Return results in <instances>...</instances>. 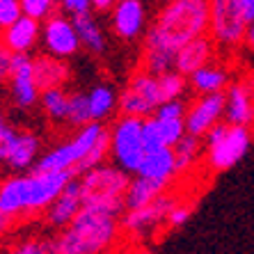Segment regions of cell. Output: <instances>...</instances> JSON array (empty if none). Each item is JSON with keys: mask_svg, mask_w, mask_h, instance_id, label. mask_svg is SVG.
<instances>
[{"mask_svg": "<svg viewBox=\"0 0 254 254\" xmlns=\"http://www.w3.org/2000/svg\"><path fill=\"white\" fill-rule=\"evenodd\" d=\"M44 254H62L55 243H44Z\"/></svg>", "mask_w": 254, "mask_h": 254, "instance_id": "bcb514c9", "label": "cell"}, {"mask_svg": "<svg viewBox=\"0 0 254 254\" xmlns=\"http://www.w3.org/2000/svg\"><path fill=\"white\" fill-rule=\"evenodd\" d=\"M140 177L154 179L160 184L172 186V181L179 177V165H177V154H174V147H163L156 149V151H149L142 160L140 170H137Z\"/></svg>", "mask_w": 254, "mask_h": 254, "instance_id": "2e32d148", "label": "cell"}, {"mask_svg": "<svg viewBox=\"0 0 254 254\" xmlns=\"http://www.w3.org/2000/svg\"><path fill=\"white\" fill-rule=\"evenodd\" d=\"M201 142H204L206 167L213 174H220L245 158V154L252 147V128L220 122L201 137Z\"/></svg>", "mask_w": 254, "mask_h": 254, "instance_id": "3957f363", "label": "cell"}, {"mask_svg": "<svg viewBox=\"0 0 254 254\" xmlns=\"http://www.w3.org/2000/svg\"><path fill=\"white\" fill-rule=\"evenodd\" d=\"M238 5H241L243 16L248 18V23H252L254 21V0H238Z\"/></svg>", "mask_w": 254, "mask_h": 254, "instance_id": "7bdbcfd3", "label": "cell"}, {"mask_svg": "<svg viewBox=\"0 0 254 254\" xmlns=\"http://www.w3.org/2000/svg\"><path fill=\"white\" fill-rule=\"evenodd\" d=\"M158 87H160V99L165 103V101H172V99H181L190 85L184 73H179L177 69H170L158 76Z\"/></svg>", "mask_w": 254, "mask_h": 254, "instance_id": "4316f807", "label": "cell"}, {"mask_svg": "<svg viewBox=\"0 0 254 254\" xmlns=\"http://www.w3.org/2000/svg\"><path fill=\"white\" fill-rule=\"evenodd\" d=\"M32 73H35V83L42 89H53L62 87L69 80V66L60 58H51V55H39L32 60Z\"/></svg>", "mask_w": 254, "mask_h": 254, "instance_id": "44dd1931", "label": "cell"}, {"mask_svg": "<svg viewBox=\"0 0 254 254\" xmlns=\"http://www.w3.org/2000/svg\"><path fill=\"white\" fill-rule=\"evenodd\" d=\"M142 144H144V151H156V149H163L165 142H163V135H160V126L158 119L151 115V117L142 119Z\"/></svg>", "mask_w": 254, "mask_h": 254, "instance_id": "1f68e13d", "label": "cell"}, {"mask_svg": "<svg viewBox=\"0 0 254 254\" xmlns=\"http://www.w3.org/2000/svg\"><path fill=\"white\" fill-rule=\"evenodd\" d=\"M89 2H92V0H62V5H64L71 14L89 12Z\"/></svg>", "mask_w": 254, "mask_h": 254, "instance_id": "ab89813d", "label": "cell"}, {"mask_svg": "<svg viewBox=\"0 0 254 254\" xmlns=\"http://www.w3.org/2000/svg\"><path fill=\"white\" fill-rule=\"evenodd\" d=\"M42 103H44V110L48 113V117L66 119V115H69V96L62 92V87L44 89L42 92Z\"/></svg>", "mask_w": 254, "mask_h": 254, "instance_id": "f546056e", "label": "cell"}, {"mask_svg": "<svg viewBox=\"0 0 254 254\" xmlns=\"http://www.w3.org/2000/svg\"><path fill=\"white\" fill-rule=\"evenodd\" d=\"M30 177H14L0 184V211L16 220L28 218Z\"/></svg>", "mask_w": 254, "mask_h": 254, "instance_id": "e0dca14e", "label": "cell"}, {"mask_svg": "<svg viewBox=\"0 0 254 254\" xmlns=\"http://www.w3.org/2000/svg\"><path fill=\"white\" fill-rule=\"evenodd\" d=\"M122 236V220L115 213L87 206L64 227L55 245L62 254H108Z\"/></svg>", "mask_w": 254, "mask_h": 254, "instance_id": "7a4b0ae2", "label": "cell"}, {"mask_svg": "<svg viewBox=\"0 0 254 254\" xmlns=\"http://www.w3.org/2000/svg\"><path fill=\"white\" fill-rule=\"evenodd\" d=\"M37 137L30 135V133H21V135H16V140H14L12 144V151H9V156H7V163L12 167H16V170H21V167H28L32 160H35V154H37Z\"/></svg>", "mask_w": 254, "mask_h": 254, "instance_id": "d4e9b609", "label": "cell"}, {"mask_svg": "<svg viewBox=\"0 0 254 254\" xmlns=\"http://www.w3.org/2000/svg\"><path fill=\"white\" fill-rule=\"evenodd\" d=\"M44 42H46L48 51L53 55L66 58V55H73L78 51L80 37H78V32H76V25L69 23V21L62 18L60 14H55V16H48V21H46Z\"/></svg>", "mask_w": 254, "mask_h": 254, "instance_id": "5bb4252c", "label": "cell"}, {"mask_svg": "<svg viewBox=\"0 0 254 254\" xmlns=\"http://www.w3.org/2000/svg\"><path fill=\"white\" fill-rule=\"evenodd\" d=\"M192 211H195V204L192 201H184L179 199L174 206H172V211L167 213V220H165V231L170 229H179V227H184L186 222H188V218L192 215Z\"/></svg>", "mask_w": 254, "mask_h": 254, "instance_id": "836d02e7", "label": "cell"}, {"mask_svg": "<svg viewBox=\"0 0 254 254\" xmlns=\"http://www.w3.org/2000/svg\"><path fill=\"white\" fill-rule=\"evenodd\" d=\"M115 2H117V0H92V5H94L96 9H101V12H108Z\"/></svg>", "mask_w": 254, "mask_h": 254, "instance_id": "f6af8a7d", "label": "cell"}, {"mask_svg": "<svg viewBox=\"0 0 254 254\" xmlns=\"http://www.w3.org/2000/svg\"><path fill=\"white\" fill-rule=\"evenodd\" d=\"M83 208V195H80V184L69 181L64 190L58 195V199L48 206L46 218L53 227H66L71 220L76 218V213Z\"/></svg>", "mask_w": 254, "mask_h": 254, "instance_id": "ac0fdd59", "label": "cell"}, {"mask_svg": "<svg viewBox=\"0 0 254 254\" xmlns=\"http://www.w3.org/2000/svg\"><path fill=\"white\" fill-rule=\"evenodd\" d=\"M9 254H44V243H23Z\"/></svg>", "mask_w": 254, "mask_h": 254, "instance_id": "60d3db41", "label": "cell"}, {"mask_svg": "<svg viewBox=\"0 0 254 254\" xmlns=\"http://www.w3.org/2000/svg\"><path fill=\"white\" fill-rule=\"evenodd\" d=\"M215 55H218V46L211 39V35L197 37L186 46H181V51L177 53V60H174V69L179 73H184L186 78H190L197 69L211 64Z\"/></svg>", "mask_w": 254, "mask_h": 254, "instance_id": "4fadbf2b", "label": "cell"}, {"mask_svg": "<svg viewBox=\"0 0 254 254\" xmlns=\"http://www.w3.org/2000/svg\"><path fill=\"white\" fill-rule=\"evenodd\" d=\"M73 25H76V32L80 37V42L85 46H89L92 51H103V37H101V30L96 28V23L92 21L89 12L83 14H73Z\"/></svg>", "mask_w": 254, "mask_h": 254, "instance_id": "484cf974", "label": "cell"}, {"mask_svg": "<svg viewBox=\"0 0 254 254\" xmlns=\"http://www.w3.org/2000/svg\"><path fill=\"white\" fill-rule=\"evenodd\" d=\"M87 101H89V115L96 122V119H103L113 113L115 92L110 87H96V89H92V94L87 96Z\"/></svg>", "mask_w": 254, "mask_h": 254, "instance_id": "83f0119b", "label": "cell"}, {"mask_svg": "<svg viewBox=\"0 0 254 254\" xmlns=\"http://www.w3.org/2000/svg\"><path fill=\"white\" fill-rule=\"evenodd\" d=\"M113 25L122 39H135L144 28V7L142 0H117Z\"/></svg>", "mask_w": 254, "mask_h": 254, "instance_id": "d6986e66", "label": "cell"}, {"mask_svg": "<svg viewBox=\"0 0 254 254\" xmlns=\"http://www.w3.org/2000/svg\"><path fill=\"white\" fill-rule=\"evenodd\" d=\"M225 122L238 126L254 124V83L236 80L225 89Z\"/></svg>", "mask_w": 254, "mask_h": 254, "instance_id": "7c38bea8", "label": "cell"}, {"mask_svg": "<svg viewBox=\"0 0 254 254\" xmlns=\"http://www.w3.org/2000/svg\"><path fill=\"white\" fill-rule=\"evenodd\" d=\"M110 154L119 163L122 170L137 172L147 156L142 144V117L122 115L110 128Z\"/></svg>", "mask_w": 254, "mask_h": 254, "instance_id": "8992f818", "label": "cell"}, {"mask_svg": "<svg viewBox=\"0 0 254 254\" xmlns=\"http://www.w3.org/2000/svg\"><path fill=\"white\" fill-rule=\"evenodd\" d=\"M103 126L99 122H89L83 126V130L66 144H62L60 149L51 151L48 156H44L37 165V172H58V170H73V167L89 154V149L96 144V140L103 133Z\"/></svg>", "mask_w": 254, "mask_h": 254, "instance_id": "9c48e42d", "label": "cell"}, {"mask_svg": "<svg viewBox=\"0 0 254 254\" xmlns=\"http://www.w3.org/2000/svg\"><path fill=\"white\" fill-rule=\"evenodd\" d=\"M179 201L177 195L172 192H163L158 199H154L147 206L140 208H128L124 218H122V234L130 238V241H144L156 231H165V220L172 206Z\"/></svg>", "mask_w": 254, "mask_h": 254, "instance_id": "52a82bcc", "label": "cell"}, {"mask_svg": "<svg viewBox=\"0 0 254 254\" xmlns=\"http://www.w3.org/2000/svg\"><path fill=\"white\" fill-rule=\"evenodd\" d=\"M21 9H23L25 16L42 21L46 16H53L55 0H21Z\"/></svg>", "mask_w": 254, "mask_h": 254, "instance_id": "e575fe53", "label": "cell"}, {"mask_svg": "<svg viewBox=\"0 0 254 254\" xmlns=\"http://www.w3.org/2000/svg\"><path fill=\"white\" fill-rule=\"evenodd\" d=\"M16 222H18L16 218H12V215H7V213L0 211V236H2V234H7V231L12 229Z\"/></svg>", "mask_w": 254, "mask_h": 254, "instance_id": "b9f144b4", "label": "cell"}, {"mask_svg": "<svg viewBox=\"0 0 254 254\" xmlns=\"http://www.w3.org/2000/svg\"><path fill=\"white\" fill-rule=\"evenodd\" d=\"M245 48H248L250 53L254 55V21L250 23V28H248V37H245Z\"/></svg>", "mask_w": 254, "mask_h": 254, "instance_id": "ee69618b", "label": "cell"}, {"mask_svg": "<svg viewBox=\"0 0 254 254\" xmlns=\"http://www.w3.org/2000/svg\"><path fill=\"white\" fill-rule=\"evenodd\" d=\"M12 89L14 99L21 108L32 106L39 96V87L35 83V73H32V60L25 53H14L12 62Z\"/></svg>", "mask_w": 254, "mask_h": 254, "instance_id": "9a60e30c", "label": "cell"}, {"mask_svg": "<svg viewBox=\"0 0 254 254\" xmlns=\"http://www.w3.org/2000/svg\"><path fill=\"white\" fill-rule=\"evenodd\" d=\"M167 190H170L167 184H160V181H154V179H147L137 174V179H133L128 184V190H126V208L147 206V204L158 199Z\"/></svg>", "mask_w": 254, "mask_h": 254, "instance_id": "603a6c76", "label": "cell"}, {"mask_svg": "<svg viewBox=\"0 0 254 254\" xmlns=\"http://www.w3.org/2000/svg\"><path fill=\"white\" fill-rule=\"evenodd\" d=\"M73 126H85L89 122H94L92 115H89V101L85 94H73L69 99V115H66Z\"/></svg>", "mask_w": 254, "mask_h": 254, "instance_id": "d6a6232c", "label": "cell"}, {"mask_svg": "<svg viewBox=\"0 0 254 254\" xmlns=\"http://www.w3.org/2000/svg\"><path fill=\"white\" fill-rule=\"evenodd\" d=\"M208 2H211V23H208L211 39L222 53H238L241 48H245V37L250 28L238 0H208Z\"/></svg>", "mask_w": 254, "mask_h": 254, "instance_id": "5b68a950", "label": "cell"}, {"mask_svg": "<svg viewBox=\"0 0 254 254\" xmlns=\"http://www.w3.org/2000/svg\"><path fill=\"white\" fill-rule=\"evenodd\" d=\"M229 69L225 64H218L213 60L211 64L201 66L197 69L192 76L188 78V85L190 89L195 92L197 96L199 94H215V92H225L229 87Z\"/></svg>", "mask_w": 254, "mask_h": 254, "instance_id": "ffe728a7", "label": "cell"}, {"mask_svg": "<svg viewBox=\"0 0 254 254\" xmlns=\"http://www.w3.org/2000/svg\"><path fill=\"white\" fill-rule=\"evenodd\" d=\"M23 16L21 0H0V30H7Z\"/></svg>", "mask_w": 254, "mask_h": 254, "instance_id": "d590c367", "label": "cell"}, {"mask_svg": "<svg viewBox=\"0 0 254 254\" xmlns=\"http://www.w3.org/2000/svg\"><path fill=\"white\" fill-rule=\"evenodd\" d=\"M73 179L71 170L58 172H35L30 174V199H28V218L44 211L58 199V195L64 190V186Z\"/></svg>", "mask_w": 254, "mask_h": 254, "instance_id": "8fae6325", "label": "cell"}, {"mask_svg": "<svg viewBox=\"0 0 254 254\" xmlns=\"http://www.w3.org/2000/svg\"><path fill=\"white\" fill-rule=\"evenodd\" d=\"M128 172L119 167H92L85 172L80 181V195L83 204L96 206L101 211L122 215L126 208V190H128Z\"/></svg>", "mask_w": 254, "mask_h": 254, "instance_id": "277c9868", "label": "cell"}, {"mask_svg": "<svg viewBox=\"0 0 254 254\" xmlns=\"http://www.w3.org/2000/svg\"><path fill=\"white\" fill-rule=\"evenodd\" d=\"M156 117V115H154ZM158 119V117H156ZM160 126V135H163V142L165 147H177L179 140L188 133L186 130V117H167V119H158Z\"/></svg>", "mask_w": 254, "mask_h": 254, "instance_id": "4dcf8cb0", "label": "cell"}, {"mask_svg": "<svg viewBox=\"0 0 254 254\" xmlns=\"http://www.w3.org/2000/svg\"><path fill=\"white\" fill-rule=\"evenodd\" d=\"M108 151H110V130H103V133H101V137L99 140H96V144L92 149H89V154L85 156L83 160H80V163H78L76 167H73V174H76V172H89L92 170V167H99L101 163H103V158H106L108 156Z\"/></svg>", "mask_w": 254, "mask_h": 254, "instance_id": "f1b7e54d", "label": "cell"}, {"mask_svg": "<svg viewBox=\"0 0 254 254\" xmlns=\"http://www.w3.org/2000/svg\"><path fill=\"white\" fill-rule=\"evenodd\" d=\"M37 35H39V21L23 14L16 23H12L7 30H2L0 42L5 44L9 51H14V53H25L35 44Z\"/></svg>", "mask_w": 254, "mask_h": 254, "instance_id": "7402d4cb", "label": "cell"}, {"mask_svg": "<svg viewBox=\"0 0 254 254\" xmlns=\"http://www.w3.org/2000/svg\"><path fill=\"white\" fill-rule=\"evenodd\" d=\"M163 103L158 87V76L144 69H137L130 76L124 94L119 96V113L130 117H151L156 115L158 106Z\"/></svg>", "mask_w": 254, "mask_h": 254, "instance_id": "ba28073f", "label": "cell"}, {"mask_svg": "<svg viewBox=\"0 0 254 254\" xmlns=\"http://www.w3.org/2000/svg\"><path fill=\"white\" fill-rule=\"evenodd\" d=\"M211 2L208 0H167L144 35L140 69L160 76L174 69L181 46L208 35Z\"/></svg>", "mask_w": 254, "mask_h": 254, "instance_id": "6da1fadb", "label": "cell"}, {"mask_svg": "<svg viewBox=\"0 0 254 254\" xmlns=\"http://www.w3.org/2000/svg\"><path fill=\"white\" fill-rule=\"evenodd\" d=\"M12 62H14V51H9L5 44L0 42V83L12 78Z\"/></svg>", "mask_w": 254, "mask_h": 254, "instance_id": "f35d334b", "label": "cell"}, {"mask_svg": "<svg viewBox=\"0 0 254 254\" xmlns=\"http://www.w3.org/2000/svg\"><path fill=\"white\" fill-rule=\"evenodd\" d=\"M225 92L199 94L186 110V130L195 137H204L215 124L225 122Z\"/></svg>", "mask_w": 254, "mask_h": 254, "instance_id": "30bf717a", "label": "cell"}, {"mask_svg": "<svg viewBox=\"0 0 254 254\" xmlns=\"http://www.w3.org/2000/svg\"><path fill=\"white\" fill-rule=\"evenodd\" d=\"M174 154H177V165H179V177L186 174V172H192L197 167L201 158H204V142L201 137H195L186 133L179 144L174 147Z\"/></svg>", "mask_w": 254, "mask_h": 254, "instance_id": "cb8c5ba5", "label": "cell"}, {"mask_svg": "<svg viewBox=\"0 0 254 254\" xmlns=\"http://www.w3.org/2000/svg\"><path fill=\"white\" fill-rule=\"evenodd\" d=\"M186 106L181 99H172V101H165V103H160L158 110H156V117L158 119H167V117H186Z\"/></svg>", "mask_w": 254, "mask_h": 254, "instance_id": "8d00e7d4", "label": "cell"}, {"mask_svg": "<svg viewBox=\"0 0 254 254\" xmlns=\"http://www.w3.org/2000/svg\"><path fill=\"white\" fill-rule=\"evenodd\" d=\"M14 140H16V133H14L12 126L2 119V115H0V160H7V156L12 151Z\"/></svg>", "mask_w": 254, "mask_h": 254, "instance_id": "74e56055", "label": "cell"}]
</instances>
